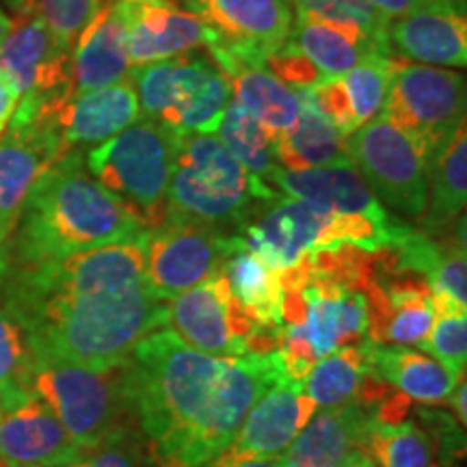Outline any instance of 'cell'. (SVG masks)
Instances as JSON below:
<instances>
[{"mask_svg": "<svg viewBox=\"0 0 467 467\" xmlns=\"http://www.w3.org/2000/svg\"><path fill=\"white\" fill-rule=\"evenodd\" d=\"M0 306L26 331L33 359L109 370L165 329L145 284L143 236L61 260L11 265L0 254Z\"/></svg>", "mask_w": 467, "mask_h": 467, "instance_id": "6da1fadb", "label": "cell"}, {"mask_svg": "<svg viewBox=\"0 0 467 467\" xmlns=\"http://www.w3.org/2000/svg\"><path fill=\"white\" fill-rule=\"evenodd\" d=\"M137 429L151 467H203L227 451L249 409L285 377L279 350L219 358L173 331L143 337L128 359Z\"/></svg>", "mask_w": 467, "mask_h": 467, "instance_id": "7a4b0ae2", "label": "cell"}, {"mask_svg": "<svg viewBox=\"0 0 467 467\" xmlns=\"http://www.w3.org/2000/svg\"><path fill=\"white\" fill-rule=\"evenodd\" d=\"M145 232L139 214L98 182L85 156L72 150L52 162L33 186L0 254L11 265H35L137 241Z\"/></svg>", "mask_w": 467, "mask_h": 467, "instance_id": "3957f363", "label": "cell"}, {"mask_svg": "<svg viewBox=\"0 0 467 467\" xmlns=\"http://www.w3.org/2000/svg\"><path fill=\"white\" fill-rule=\"evenodd\" d=\"M279 192L247 173L214 134H178L167 191V219L238 234L258 214L255 202Z\"/></svg>", "mask_w": 467, "mask_h": 467, "instance_id": "277c9868", "label": "cell"}, {"mask_svg": "<svg viewBox=\"0 0 467 467\" xmlns=\"http://www.w3.org/2000/svg\"><path fill=\"white\" fill-rule=\"evenodd\" d=\"M31 389L83 451L139 435L128 361L109 370L33 359Z\"/></svg>", "mask_w": 467, "mask_h": 467, "instance_id": "5b68a950", "label": "cell"}, {"mask_svg": "<svg viewBox=\"0 0 467 467\" xmlns=\"http://www.w3.org/2000/svg\"><path fill=\"white\" fill-rule=\"evenodd\" d=\"M409 234L411 230L405 234L385 232L364 219L342 217L314 203L279 195L275 203H268L266 213L255 214L238 236L244 247L282 273L317 251L336 249L340 244L377 251L394 247Z\"/></svg>", "mask_w": 467, "mask_h": 467, "instance_id": "8992f818", "label": "cell"}, {"mask_svg": "<svg viewBox=\"0 0 467 467\" xmlns=\"http://www.w3.org/2000/svg\"><path fill=\"white\" fill-rule=\"evenodd\" d=\"M175 137L154 121L139 119L85 156L93 178L124 200L145 230H154L167 219Z\"/></svg>", "mask_w": 467, "mask_h": 467, "instance_id": "52a82bcc", "label": "cell"}, {"mask_svg": "<svg viewBox=\"0 0 467 467\" xmlns=\"http://www.w3.org/2000/svg\"><path fill=\"white\" fill-rule=\"evenodd\" d=\"M381 115L411 139L431 173L465 126V78L452 69L396 58Z\"/></svg>", "mask_w": 467, "mask_h": 467, "instance_id": "ba28073f", "label": "cell"}, {"mask_svg": "<svg viewBox=\"0 0 467 467\" xmlns=\"http://www.w3.org/2000/svg\"><path fill=\"white\" fill-rule=\"evenodd\" d=\"M165 327L184 344L219 358L277 350L279 327H260L243 312L223 275H217L165 303Z\"/></svg>", "mask_w": 467, "mask_h": 467, "instance_id": "9c48e42d", "label": "cell"}, {"mask_svg": "<svg viewBox=\"0 0 467 467\" xmlns=\"http://www.w3.org/2000/svg\"><path fill=\"white\" fill-rule=\"evenodd\" d=\"M17 20L0 46V74L20 93L9 124H25L52 115L72 96L69 52L33 9L17 11Z\"/></svg>", "mask_w": 467, "mask_h": 467, "instance_id": "30bf717a", "label": "cell"}, {"mask_svg": "<svg viewBox=\"0 0 467 467\" xmlns=\"http://www.w3.org/2000/svg\"><path fill=\"white\" fill-rule=\"evenodd\" d=\"M344 148L379 202L409 219L422 217L429 200V167L411 139L388 117L379 113L347 134Z\"/></svg>", "mask_w": 467, "mask_h": 467, "instance_id": "8fae6325", "label": "cell"}, {"mask_svg": "<svg viewBox=\"0 0 467 467\" xmlns=\"http://www.w3.org/2000/svg\"><path fill=\"white\" fill-rule=\"evenodd\" d=\"M238 244V234L192 221H165L143 234L145 284L159 301H171L208 279L223 275L225 262Z\"/></svg>", "mask_w": 467, "mask_h": 467, "instance_id": "7c38bea8", "label": "cell"}, {"mask_svg": "<svg viewBox=\"0 0 467 467\" xmlns=\"http://www.w3.org/2000/svg\"><path fill=\"white\" fill-rule=\"evenodd\" d=\"M213 33L208 52L221 72L241 66L265 67L266 57L290 39L292 14L288 0H184Z\"/></svg>", "mask_w": 467, "mask_h": 467, "instance_id": "4fadbf2b", "label": "cell"}, {"mask_svg": "<svg viewBox=\"0 0 467 467\" xmlns=\"http://www.w3.org/2000/svg\"><path fill=\"white\" fill-rule=\"evenodd\" d=\"M63 154L67 150L50 115L7 126L0 137V247L14 234L33 186Z\"/></svg>", "mask_w": 467, "mask_h": 467, "instance_id": "5bb4252c", "label": "cell"}, {"mask_svg": "<svg viewBox=\"0 0 467 467\" xmlns=\"http://www.w3.org/2000/svg\"><path fill=\"white\" fill-rule=\"evenodd\" d=\"M134 66L167 61L208 46L213 33L178 0H115Z\"/></svg>", "mask_w": 467, "mask_h": 467, "instance_id": "9a60e30c", "label": "cell"}, {"mask_svg": "<svg viewBox=\"0 0 467 467\" xmlns=\"http://www.w3.org/2000/svg\"><path fill=\"white\" fill-rule=\"evenodd\" d=\"M268 184L277 189L279 195L314 203L342 217L364 219L385 232L405 234L411 230L383 208L353 165H331L306 171L277 169L268 178Z\"/></svg>", "mask_w": 467, "mask_h": 467, "instance_id": "2e32d148", "label": "cell"}, {"mask_svg": "<svg viewBox=\"0 0 467 467\" xmlns=\"http://www.w3.org/2000/svg\"><path fill=\"white\" fill-rule=\"evenodd\" d=\"M385 52L422 66L463 67L467 63L463 0H435L422 9L388 20Z\"/></svg>", "mask_w": 467, "mask_h": 467, "instance_id": "e0dca14e", "label": "cell"}, {"mask_svg": "<svg viewBox=\"0 0 467 467\" xmlns=\"http://www.w3.org/2000/svg\"><path fill=\"white\" fill-rule=\"evenodd\" d=\"M83 454L39 396L0 411V467H63Z\"/></svg>", "mask_w": 467, "mask_h": 467, "instance_id": "ac0fdd59", "label": "cell"}, {"mask_svg": "<svg viewBox=\"0 0 467 467\" xmlns=\"http://www.w3.org/2000/svg\"><path fill=\"white\" fill-rule=\"evenodd\" d=\"M230 102L225 74L210 58L186 52L171 58L169 104L159 126L173 134H217Z\"/></svg>", "mask_w": 467, "mask_h": 467, "instance_id": "d6986e66", "label": "cell"}, {"mask_svg": "<svg viewBox=\"0 0 467 467\" xmlns=\"http://www.w3.org/2000/svg\"><path fill=\"white\" fill-rule=\"evenodd\" d=\"M314 416L317 407L303 383L284 377L249 409L225 452L241 459L279 457Z\"/></svg>", "mask_w": 467, "mask_h": 467, "instance_id": "ffe728a7", "label": "cell"}, {"mask_svg": "<svg viewBox=\"0 0 467 467\" xmlns=\"http://www.w3.org/2000/svg\"><path fill=\"white\" fill-rule=\"evenodd\" d=\"M379 402L353 400L323 409L279 457L282 467H340L350 452L364 451Z\"/></svg>", "mask_w": 467, "mask_h": 467, "instance_id": "44dd1931", "label": "cell"}, {"mask_svg": "<svg viewBox=\"0 0 467 467\" xmlns=\"http://www.w3.org/2000/svg\"><path fill=\"white\" fill-rule=\"evenodd\" d=\"M50 119L67 151L80 145L104 143L141 119V107L130 74L110 87L67 98Z\"/></svg>", "mask_w": 467, "mask_h": 467, "instance_id": "7402d4cb", "label": "cell"}, {"mask_svg": "<svg viewBox=\"0 0 467 467\" xmlns=\"http://www.w3.org/2000/svg\"><path fill=\"white\" fill-rule=\"evenodd\" d=\"M130 74L124 26L115 0H102L83 31L76 35L69 52V83L72 96L110 87Z\"/></svg>", "mask_w": 467, "mask_h": 467, "instance_id": "603a6c76", "label": "cell"}, {"mask_svg": "<svg viewBox=\"0 0 467 467\" xmlns=\"http://www.w3.org/2000/svg\"><path fill=\"white\" fill-rule=\"evenodd\" d=\"M296 98H299V117L295 126L273 141L279 169L306 171V169L350 165L344 148V134L317 107L309 87L296 91Z\"/></svg>", "mask_w": 467, "mask_h": 467, "instance_id": "cb8c5ba5", "label": "cell"}, {"mask_svg": "<svg viewBox=\"0 0 467 467\" xmlns=\"http://www.w3.org/2000/svg\"><path fill=\"white\" fill-rule=\"evenodd\" d=\"M370 375L420 402L446 400L459 383L440 361L420 350L375 342H370Z\"/></svg>", "mask_w": 467, "mask_h": 467, "instance_id": "d4e9b609", "label": "cell"}, {"mask_svg": "<svg viewBox=\"0 0 467 467\" xmlns=\"http://www.w3.org/2000/svg\"><path fill=\"white\" fill-rule=\"evenodd\" d=\"M230 80L232 100L260 121L271 139L284 137L299 117L296 91L275 78L266 67H251L234 63L223 69Z\"/></svg>", "mask_w": 467, "mask_h": 467, "instance_id": "484cf974", "label": "cell"}, {"mask_svg": "<svg viewBox=\"0 0 467 467\" xmlns=\"http://www.w3.org/2000/svg\"><path fill=\"white\" fill-rule=\"evenodd\" d=\"M223 277L232 296L254 323L260 327H282V273L244 247L243 241L227 258Z\"/></svg>", "mask_w": 467, "mask_h": 467, "instance_id": "4316f807", "label": "cell"}, {"mask_svg": "<svg viewBox=\"0 0 467 467\" xmlns=\"http://www.w3.org/2000/svg\"><path fill=\"white\" fill-rule=\"evenodd\" d=\"M290 39L323 76H342L368 52H383L366 35L320 20L306 11L295 14Z\"/></svg>", "mask_w": 467, "mask_h": 467, "instance_id": "83f0119b", "label": "cell"}, {"mask_svg": "<svg viewBox=\"0 0 467 467\" xmlns=\"http://www.w3.org/2000/svg\"><path fill=\"white\" fill-rule=\"evenodd\" d=\"M370 377V340H366L317 361L303 379V392L323 411L358 400Z\"/></svg>", "mask_w": 467, "mask_h": 467, "instance_id": "f1b7e54d", "label": "cell"}, {"mask_svg": "<svg viewBox=\"0 0 467 467\" xmlns=\"http://www.w3.org/2000/svg\"><path fill=\"white\" fill-rule=\"evenodd\" d=\"M467 200V137L465 126L435 161L429 173V200L420 217L426 234H440L463 214Z\"/></svg>", "mask_w": 467, "mask_h": 467, "instance_id": "f546056e", "label": "cell"}, {"mask_svg": "<svg viewBox=\"0 0 467 467\" xmlns=\"http://www.w3.org/2000/svg\"><path fill=\"white\" fill-rule=\"evenodd\" d=\"M217 134L219 141L241 162L244 171L268 184V178L273 171H277L279 165L271 134L262 128L255 117H251L241 104L232 100L227 104Z\"/></svg>", "mask_w": 467, "mask_h": 467, "instance_id": "4dcf8cb0", "label": "cell"}, {"mask_svg": "<svg viewBox=\"0 0 467 467\" xmlns=\"http://www.w3.org/2000/svg\"><path fill=\"white\" fill-rule=\"evenodd\" d=\"M33 350L26 331L0 306V411L33 394Z\"/></svg>", "mask_w": 467, "mask_h": 467, "instance_id": "1f68e13d", "label": "cell"}, {"mask_svg": "<svg viewBox=\"0 0 467 467\" xmlns=\"http://www.w3.org/2000/svg\"><path fill=\"white\" fill-rule=\"evenodd\" d=\"M366 448L379 467H433L429 437L413 422H381L375 420Z\"/></svg>", "mask_w": 467, "mask_h": 467, "instance_id": "d6a6232c", "label": "cell"}, {"mask_svg": "<svg viewBox=\"0 0 467 467\" xmlns=\"http://www.w3.org/2000/svg\"><path fill=\"white\" fill-rule=\"evenodd\" d=\"M394 66L396 57L385 52H368L355 63V67L340 76L358 126L368 124L383 110Z\"/></svg>", "mask_w": 467, "mask_h": 467, "instance_id": "836d02e7", "label": "cell"}, {"mask_svg": "<svg viewBox=\"0 0 467 467\" xmlns=\"http://www.w3.org/2000/svg\"><path fill=\"white\" fill-rule=\"evenodd\" d=\"M433 327L426 340L420 344L424 353L433 355L454 379L465 377L467 359V307L437 306Z\"/></svg>", "mask_w": 467, "mask_h": 467, "instance_id": "e575fe53", "label": "cell"}, {"mask_svg": "<svg viewBox=\"0 0 467 467\" xmlns=\"http://www.w3.org/2000/svg\"><path fill=\"white\" fill-rule=\"evenodd\" d=\"M296 11H306L320 17V20L334 22L348 31L366 35L385 52V26L388 17L379 14L366 0H290Z\"/></svg>", "mask_w": 467, "mask_h": 467, "instance_id": "d590c367", "label": "cell"}, {"mask_svg": "<svg viewBox=\"0 0 467 467\" xmlns=\"http://www.w3.org/2000/svg\"><path fill=\"white\" fill-rule=\"evenodd\" d=\"M100 0H31L26 9H33L58 42L72 48L76 35L83 31Z\"/></svg>", "mask_w": 467, "mask_h": 467, "instance_id": "8d00e7d4", "label": "cell"}, {"mask_svg": "<svg viewBox=\"0 0 467 467\" xmlns=\"http://www.w3.org/2000/svg\"><path fill=\"white\" fill-rule=\"evenodd\" d=\"M265 67L295 91L307 89V87L317 85L320 78H325V76L312 66V61L296 48V44L292 42V39H288L284 46H279L277 50H273L271 55L266 57Z\"/></svg>", "mask_w": 467, "mask_h": 467, "instance_id": "74e56055", "label": "cell"}, {"mask_svg": "<svg viewBox=\"0 0 467 467\" xmlns=\"http://www.w3.org/2000/svg\"><path fill=\"white\" fill-rule=\"evenodd\" d=\"M63 467H151L141 435L121 437L85 451L83 457Z\"/></svg>", "mask_w": 467, "mask_h": 467, "instance_id": "f35d334b", "label": "cell"}, {"mask_svg": "<svg viewBox=\"0 0 467 467\" xmlns=\"http://www.w3.org/2000/svg\"><path fill=\"white\" fill-rule=\"evenodd\" d=\"M309 93H312L317 107L323 110V115L344 137L358 130V119H355L353 109H350L347 89H344L340 76H325L317 85L309 87Z\"/></svg>", "mask_w": 467, "mask_h": 467, "instance_id": "ab89813d", "label": "cell"}, {"mask_svg": "<svg viewBox=\"0 0 467 467\" xmlns=\"http://www.w3.org/2000/svg\"><path fill=\"white\" fill-rule=\"evenodd\" d=\"M366 3H370L388 20H394V17H402L411 14V11L422 9L426 5L435 3V0H366Z\"/></svg>", "mask_w": 467, "mask_h": 467, "instance_id": "60d3db41", "label": "cell"}, {"mask_svg": "<svg viewBox=\"0 0 467 467\" xmlns=\"http://www.w3.org/2000/svg\"><path fill=\"white\" fill-rule=\"evenodd\" d=\"M17 102H20V93L7 76L0 74V137L7 130L11 117L16 113Z\"/></svg>", "mask_w": 467, "mask_h": 467, "instance_id": "b9f144b4", "label": "cell"}, {"mask_svg": "<svg viewBox=\"0 0 467 467\" xmlns=\"http://www.w3.org/2000/svg\"><path fill=\"white\" fill-rule=\"evenodd\" d=\"M203 467H282L279 457H265V459H241L232 457L230 452H221L217 459L210 461Z\"/></svg>", "mask_w": 467, "mask_h": 467, "instance_id": "7bdbcfd3", "label": "cell"}, {"mask_svg": "<svg viewBox=\"0 0 467 467\" xmlns=\"http://www.w3.org/2000/svg\"><path fill=\"white\" fill-rule=\"evenodd\" d=\"M451 402L452 409H454V416H457V422H461V426H465L467 422V409H465V402H467V392H465V377L459 379V383L454 385L452 394L446 399Z\"/></svg>", "mask_w": 467, "mask_h": 467, "instance_id": "ee69618b", "label": "cell"}, {"mask_svg": "<svg viewBox=\"0 0 467 467\" xmlns=\"http://www.w3.org/2000/svg\"><path fill=\"white\" fill-rule=\"evenodd\" d=\"M340 467H377V463L370 459V454L368 452L355 451V452H350L347 459H344V463Z\"/></svg>", "mask_w": 467, "mask_h": 467, "instance_id": "f6af8a7d", "label": "cell"}, {"mask_svg": "<svg viewBox=\"0 0 467 467\" xmlns=\"http://www.w3.org/2000/svg\"><path fill=\"white\" fill-rule=\"evenodd\" d=\"M11 25H14V20H11V17L5 14L3 9H0V46H3L5 37H7V35H9Z\"/></svg>", "mask_w": 467, "mask_h": 467, "instance_id": "bcb514c9", "label": "cell"}, {"mask_svg": "<svg viewBox=\"0 0 467 467\" xmlns=\"http://www.w3.org/2000/svg\"><path fill=\"white\" fill-rule=\"evenodd\" d=\"M7 3H9L11 7H14L16 11H22V9H26L28 5H31V0H7Z\"/></svg>", "mask_w": 467, "mask_h": 467, "instance_id": "7dc6e473", "label": "cell"}]
</instances>
